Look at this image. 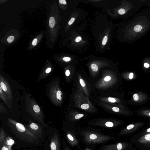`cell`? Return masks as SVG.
<instances>
[{
    "instance_id": "30bf717a",
    "label": "cell",
    "mask_w": 150,
    "mask_h": 150,
    "mask_svg": "<svg viewBox=\"0 0 150 150\" xmlns=\"http://www.w3.org/2000/svg\"><path fill=\"white\" fill-rule=\"evenodd\" d=\"M66 137L68 142L71 146H74L78 144V140L71 132L69 131L67 132Z\"/></svg>"
},
{
    "instance_id": "484cf974",
    "label": "cell",
    "mask_w": 150,
    "mask_h": 150,
    "mask_svg": "<svg viewBox=\"0 0 150 150\" xmlns=\"http://www.w3.org/2000/svg\"><path fill=\"white\" fill-rule=\"evenodd\" d=\"M133 98L135 101H137L139 100V97L137 93H135L133 96Z\"/></svg>"
},
{
    "instance_id": "44dd1931",
    "label": "cell",
    "mask_w": 150,
    "mask_h": 150,
    "mask_svg": "<svg viewBox=\"0 0 150 150\" xmlns=\"http://www.w3.org/2000/svg\"><path fill=\"white\" fill-rule=\"evenodd\" d=\"M108 40V38L107 36H104L103 39L102 44L103 45H105L107 43Z\"/></svg>"
},
{
    "instance_id": "e0dca14e",
    "label": "cell",
    "mask_w": 150,
    "mask_h": 150,
    "mask_svg": "<svg viewBox=\"0 0 150 150\" xmlns=\"http://www.w3.org/2000/svg\"><path fill=\"white\" fill-rule=\"evenodd\" d=\"M91 68L94 71L97 72L98 70V68L97 65L93 63L91 64Z\"/></svg>"
},
{
    "instance_id": "f546056e",
    "label": "cell",
    "mask_w": 150,
    "mask_h": 150,
    "mask_svg": "<svg viewBox=\"0 0 150 150\" xmlns=\"http://www.w3.org/2000/svg\"><path fill=\"white\" fill-rule=\"evenodd\" d=\"M37 39L36 38H35L34 39H33L32 41V44L33 45L35 46L37 44Z\"/></svg>"
},
{
    "instance_id": "e575fe53",
    "label": "cell",
    "mask_w": 150,
    "mask_h": 150,
    "mask_svg": "<svg viewBox=\"0 0 150 150\" xmlns=\"http://www.w3.org/2000/svg\"><path fill=\"white\" fill-rule=\"evenodd\" d=\"M59 2L61 4H67V2L65 0H59Z\"/></svg>"
},
{
    "instance_id": "6da1fadb",
    "label": "cell",
    "mask_w": 150,
    "mask_h": 150,
    "mask_svg": "<svg viewBox=\"0 0 150 150\" xmlns=\"http://www.w3.org/2000/svg\"><path fill=\"white\" fill-rule=\"evenodd\" d=\"M8 126L11 132L20 140L28 143L39 142V138L22 124L9 119Z\"/></svg>"
},
{
    "instance_id": "5bb4252c",
    "label": "cell",
    "mask_w": 150,
    "mask_h": 150,
    "mask_svg": "<svg viewBox=\"0 0 150 150\" xmlns=\"http://www.w3.org/2000/svg\"><path fill=\"white\" fill-rule=\"evenodd\" d=\"M150 133V127L139 131L136 134L138 135H142Z\"/></svg>"
},
{
    "instance_id": "8d00e7d4",
    "label": "cell",
    "mask_w": 150,
    "mask_h": 150,
    "mask_svg": "<svg viewBox=\"0 0 150 150\" xmlns=\"http://www.w3.org/2000/svg\"><path fill=\"white\" fill-rule=\"evenodd\" d=\"M149 65L147 63H145L144 64V66L146 68H149Z\"/></svg>"
},
{
    "instance_id": "8fae6325",
    "label": "cell",
    "mask_w": 150,
    "mask_h": 150,
    "mask_svg": "<svg viewBox=\"0 0 150 150\" xmlns=\"http://www.w3.org/2000/svg\"><path fill=\"white\" fill-rule=\"evenodd\" d=\"M14 143V140L10 136H8L6 139L3 144L8 147V150H12V146Z\"/></svg>"
},
{
    "instance_id": "ac0fdd59",
    "label": "cell",
    "mask_w": 150,
    "mask_h": 150,
    "mask_svg": "<svg viewBox=\"0 0 150 150\" xmlns=\"http://www.w3.org/2000/svg\"><path fill=\"white\" fill-rule=\"evenodd\" d=\"M142 29V26L140 25H137L135 26L134 28V30L136 32L140 31Z\"/></svg>"
},
{
    "instance_id": "cb8c5ba5",
    "label": "cell",
    "mask_w": 150,
    "mask_h": 150,
    "mask_svg": "<svg viewBox=\"0 0 150 150\" xmlns=\"http://www.w3.org/2000/svg\"><path fill=\"white\" fill-rule=\"evenodd\" d=\"M81 85L82 87H85L86 86V83L82 79H81L79 80Z\"/></svg>"
},
{
    "instance_id": "277c9868",
    "label": "cell",
    "mask_w": 150,
    "mask_h": 150,
    "mask_svg": "<svg viewBox=\"0 0 150 150\" xmlns=\"http://www.w3.org/2000/svg\"><path fill=\"white\" fill-rule=\"evenodd\" d=\"M134 150L131 143L127 142H122L104 146L101 150Z\"/></svg>"
},
{
    "instance_id": "7402d4cb",
    "label": "cell",
    "mask_w": 150,
    "mask_h": 150,
    "mask_svg": "<svg viewBox=\"0 0 150 150\" xmlns=\"http://www.w3.org/2000/svg\"><path fill=\"white\" fill-rule=\"evenodd\" d=\"M14 39V37L11 35L8 37L7 40L8 43H11L13 41Z\"/></svg>"
},
{
    "instance_id": "d4e9b609",
    "label": "cell",
    "mask_w": 150,
    "mask_h": 150,
    "mask_svg": "<svg viewBox=\"0 0 150 150\" xmlns=\"http://www.w3.org/2000/svg\"><path fill=\"white\" fill-rule=\"evenodd\" d=\"M84 115L83 114H78L76 115L75 117V118L77 120L79 119L83 116Z\"/></svg>"
},
{
    "instance_id": "1f68e13d",
    "label": "cell",
    "mask_w": 150,
    "mask_h": 150,
    "mask_svg": "<svg viewBox=\"0 0 150 150\" xmlns=\"http://www.w3.org/2000/svg\"><path fill=\"white\" fill-rule=\"evenodd\" d=\"M81 37L80 36L77 37L75 40L76 42H78L81 41Z\"/></svg>"
},
{
    "instance_id": "5b68a950",
    "label": "cell",
    "mask_w": 150,
    "mask_h": 150,
    "mask_svg": "<svg viewBox=\"0 0 150 150\" xmlns=\"http://www.w3.org/2000/svg\"><path fill=\"white\" fill-rule=\"evenodd\" d=\"M142 126V124H131L121 130L118 134V135L122 136L132 134L136 132Z\"/></svg>"
},
{
    "instance_id": "9c48e42d",
    "label": "cell",
    "mask_w": 150,
    "mask_h": 150,
    "mask_svg": "<svg viewBox=\"0 0 150 150\" xmlns=\"http://www.w3.org/2000/svg\"><path fill=\"white\" fill-rule=\"evenodd\" d=\"M50 147L51 150H59V139L58 135L56 133H54L51 137Z\"/></svg>"
},
{
    "instance_id": "ffe728a7",
    "label": "cell",
    "mask_w": 150,
    "mask_h": 150,
    "mask_svg": "<svg viewBox=\"0 0 150 150\" xmlns=\"http://www.w3.org/2000/svg\"><path fill=\"white\" fill-rule=\"evenodd\" d=\"M81 107L83 109L86 110L89 108V105L87 104H84L81 105Z\"/></svg>"
},
{
    "instance_id": "d6986e66",
    "label": "cell",
    "mask_w": 150,
    "mask_h": 150,
    "mask_svg": "<svg viewBox=\"0 0 150 150\" xmlns=\"http://www.w3.org/2000/svg\"><path fill=\"white\" fill-rule=\"evenodd\" d=\"M33 109L36 113H38L40 111V108L37 105H34L33 106Z\"/></svg>"
},
{
    "instance_id": "4316f807",
    "label": "cell",
    "mask_w": 150,
    "mask_h": 150,
    "mask_svg": "<svg viewBox=\"0 0 150 150\" xmlns=\"http://www.w3.org/2000/svg\"><path fill=\"white\" fill-rule=\"evenodd\" d=\"M63 60L65 62H68L70 61L71 59L69 57H65L63 58Z\"/></svg>"
},
{
    "instance_id": "3957f363",
    "label": "cell",
    "mask_w": 150,
    "mask_h": 150,
    "mask_svg": "<svg viewBox=\"0 0 150 150\" xmlns=\"http://www.w3.org/2000/svg\"><path fill=\"white\" fill-rule=\"evenodd\" d=\"M130 141L139 150H150V133L142 135L135 134Z\"/></svg>"
},
{
    "instance_id": "f1b7e54d",
    "label": "cell",
    "mask_w": 150,
    "mask_h": 150,
    "mask_svg": "<svg viewBox=\"0 0 150 150\" xmlns=\"http://www.w3.org/2000/svg\"><path fill=\"white\" fill-rule=\"evenodd\" d=\"M108 101L112 103H114L116 101L115 99L114 98L109 97L108 98Z\"/></svg>"
},
{
    "instance_id": "d590c367",
    "label": "cell",
    "mask_w": 150,
    "mask_h": 150,
    "mask_svg": "<svg viewBox=\"0 0 150 150\" xmlns=\"http://www.w3.org/2000/svg\"><path fill=\"white\" fill-rule=\"evenodd\" d=\"M65 75L67 76H69L70 75V71L69 70H67L65 71Z\"/></svg>"
},
{
    "instance_id": "ab89813d",
    "label": "cell",
    "mask_w": 150,
    "mask_h": 150,
    "mask_svg": "<svg viewBox=\"0 0 150 150\" xmlns=\"http://www.w3.org/2000/svg\"><path fill=\"white\" fill-rule=\"evenodd\" d=\"M85 150H91L89 148H86L85 149Z\"/></svg>"
},
{
    "instance_id": "74e56055",
    "label": "cell",
    "mask_w": 150,
    "mask_h": 150,
    "mask_svg": "<svg viewBox=\"0 0 150 150\" xmlns=\"http://www.w3.org/2000/svg\"><path fill=\"white\" fill-rule=\"evenodd\" d=\"M133 77V74L132 73H131L129 75V78L130 79H132Z\"/></svg>"
},
{
    "instance_id": "f35d334b",
    "label": "cell",
    "mask_w": 150,
    "mask_h": 150,
    "mask_svg": "<svg viewBox=\"0 0 150 150\" xmlns=\"http://www.w3.org/2000/svg\"><path fill=\"white\" fill-rule=\"evenodd\" d=\"M64 150H70V149L67 147H65L64 149Z\"/></svg>"
},
{
    "instance_id": "d6a6232c",
    "label": "cell",
    "mask_w": 150,
    "mask_h": 150,
    "mask_svg": "<svg viewBox=\"0 0 150 150\" xmlns=\"http://www.w3.org/2000/svg\"><path fill=\"white\" fill-rule=\"evenodd\" d=\"M111 79V77L110 76H107L104 78V80L105 81H110Z\"/></svg>"
},
{
    "instance_id": "836d02e7",
    "label": "cell",
    "mask_w": 150,
    "mask_h": 150,
    "mask_svg": "<svg viewBox=\"0 0 150 150\" xmlns=\"http://www.w3.org/2000/svg\"><path fill=\"white\" fill-rule=\"evenodd\" d=\"M52 70V69L50 67L47 68L45 70V72L47 74H48Z\"/></svg>"
},
{
    "instance_id": "83f0119b",
    "label": "cell",
    "mask_w": 150,
    "mask_h": 150,
    "mask_svg": "<svg viewBox=\"0 0 150 150\" xmlns=\"http://www.w3.org/2000/svg\"><path fill=\"white\" fill-rule=\"evenodd\" d=\"M75 21V18H72L69 21L68 24L69 25H71Z\"/></svg>"
},
{
    "instance_id": "603a6c76",
    "label": "cell",
    "mask_w": 150,
    "mask_h": 150,
    "mask_svg": "<svg viewBox=\"0 0 150 150\" xmlns=\"http://www.w3.org/2000/svg\"><path fill=\"white\" fill-rule=\"evenodd\" d=\"M125 12V10L123 8H120L118 11V13L120 15L124 14Z\"/></svg>"
},
{
    "instance_id": "4dcf8cb0",
    "label": "cell",
    "mask_w": 150,
    "mask_h": 150,
    "mask_svg": "<svg viewBox=\"0 0 150 150\" xmlns=\"http://www.w3.org/2000/svg\"><path fill=\"white\" fill-rule=\"evenodd\" d=\"M112 110L116 112H118L119 111V109L117 107H114L112 108Z\"/></svg>"
},
{
    "instance_id": "8992f818",
    "label": "cell",
    "mask_w": 150,
    "mask_h": 150,
    "mask_svg": "<svg viewBox=\"0 0 150 150\" xmlns=\"http://www.w3.org/2000/svg\"><path fill=\"white\" fill-rule=\"evenodd\" d=\"M0 86L2 89L10 100L12 99L11 90L9 83L1 75L0 77Z\"/></svg>"
},
{
    "instance_id": "2e32d148",
    "label": "cell",
    "mask_w": 150,
    "mask_h": 150,
    "mask_svg": "<svg viewBox=\"0 0 150 150\" xmlns=\"http://www.w3.org/2000/svg\"><path fill=\"white\" fill-rule=\"evenodd\" d=\"M115 125L114 123L111 121H108L104 123V124L102 125L104 127H114Z\"/></svg>"
},
{
    "instance_id": "ba28073f",
    "label": "cell",
    "mask_w": 150,
    "mask_h": 150,
    "mask_svg": "<svg viewBox=\"0 0 150 150\" xmlns=\"http://www.w3.org/2000/svg\"><path fill=\"white\" fill-rule=\"evenodd\" d=\"M50 96L52 101L55 103L60 100L62 99V92L55 86L50 88Z\"/></svg>"
},
{
    "instance_id": "60d3db41",
    "label": "cell",
    "mask_w": 150,
    "mask_h": 150,
    "mask_svg": "<svg viewBox=\"0 0 150 150\" xmlns=\"http://www.w3.org/2000/svg\"><path fill=\"white\" fill-rule=\"evenodd\" d=\"M149 116L150 117V112L149 113Z\"/></svg>"
},
{
    "instance_id": "4fadbf2b",
    "label": "cell",
    "mask_w": 150,
    "mask_h": 150,
    "mask_svg": "<svg viewBox=\"0 0 150 150\" xmlns=\"http://www.w3.org/2000/svg\"><path fill=\"white\" fill-rule=\"evenodd\" d=\"M6 94L4 92L1 87L0 86V97L5 103L7 104L8 103V99Z\"/></svg>"
},
{
    "instance_id": "7a4b0ae2",
    "label": "cell",
    "mask_w": 150,
    "mask_h": 150,
    "mask_svg": "<svg viewBox=\"0 0 150 150\" xmlns=\"http://www.w3.org/2000/svg\"><path fill=\"white\" fill-rule=\"evenodd\" d=\"M81 133L84 141L88 144L102 143L115 139L111 136L102 134L93 131H85Z\"/></svg>"
},
{
    "instance_id": "52a82bcc",
    "label": "cell",
    "mask_w": 150,
    "mask_h": 150,
    "mask_svg": "<svg viewBox=\"0 0 150 150\" xmlns=\"http://www.w3.org/2000/svg\"><path fill=\"white\" fill-rule=\"evenodd\" d=\"M27 128L38 138L42 137L43 136L42 129L35 123H31L29 125L27 126Z\"/></svg>"
},
{
    "instance_id": "7c38bea8",
    "label": "cell",
    "mask_w": 150,
    "mask_h": 150,
    "mask_svg": "<svg viewBox=\"0 0 150 150\" xmlns=\"http://www.w3.org/2000/svg\"><path fill=\"white\" fill-rule=\"evenodd\" d=\"M7 137V134L6 132L3 129L1 128L0 129V147L2 145Z\"/></svg>"
},
{
    "instance_id": "b9f144b4",
    "label": "cell",
    "mask_w": 150,
    "mask_h": 150,
    "mask_svg": "<svg viewBox=\"0 0 150 150\" xmlns=\"http://www.w3.org/2000/svg\"><path fill=\"white\" fill-rule=\"evenodd\" d=\"M130 150L125 149V150Z\"/></svg>"
},
{
    "instance_id": "9a60e30c",
    "label": "cell",
    "mask_w": 150,
    "mask_h": 150,
    "mask_svg": "<svg viewBox=\"0 0 150 150\" xmlns=\"http://www.w3.org/2000/svg\"><path fill=\"white\" fill-rule=\"evenodd\" d=\"M49 23L50 28H53L54 27L56 23L55 19L53 17H51L50 18Z\"/></svg>"
}]
</instances>
